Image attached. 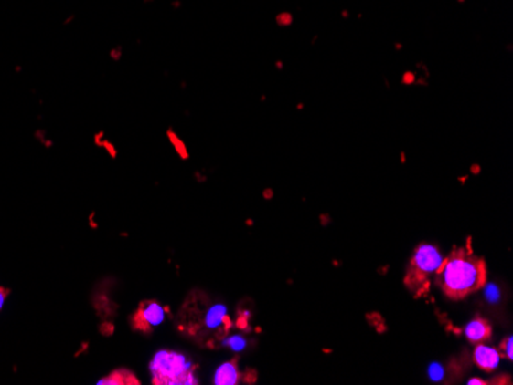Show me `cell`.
Listing matches in <instances>:
<instances>
[{
    "label": "cell",
    "instance_id": "obj_6",
    "mask_svg": "<svg viewBox=\"0 0 513 385\" xmlns=\"http://www.w3.org/2000/svg\"><path fill=\"white\" fill-rule=\"evenodd\" d=\"M476 346L474 362H476V366L480 367L481 370H495L499 366V359H501L498 350L494 349V347L485 346V342L483 344H476Z\"/></svg>",
    "mask_w": 513,
    "mask_h": 385
},
{
    "label": "cell",
    "instance_id": "obj_8",
    "mask_svg": "<svg viewBox=\"0 0 513 385\" xmlns=\"http://www.w3.org/2000/svg\"><path fill=\"white\" fill-rule=\"evenodd\" d=\"M241 375L240 367H239V359H230V361L221 364L217 369L216 376H214V384L216 385H235L240 382Z\"/></svg>",
    "mask_w": 513,
    "mask_h": 385
},
{
    "label": "cell",
    "instance_id": "obj_12",
    "mask_svg": "<svg viewBox=\"0 0 513 385\" xmlns=\"http://www.w3.org/2000/svg\"><path fill=\"white\" fill-rule=\"evenodd\" d=\"M469 384H486V382L481 380H470Z\"/></svg>",
    "mask_w": 513,
    "mask_h": 385
},
{
    "label": "cell",
    "instance_id": "obj_4",
    "mask_svg": "<svg viewBox=\"0 0 513 385\" xmlns=\"http://www.w3.org/2000/svg\"><path fill=\"white\" fill-rule=\"evenodd\" d=\"M149 370L154 385L198 384L196 366L182 353L160 350L149 364Z\"/></svg>",
    "mask_w": 513,
    "mask_h": 385
},
{
    "label": "cell",
    "instance_id": "obj_3",
    "mask_svg": "<svg viewBox=\"0 0 513 385\" xmlns=\"http://www.w3.org/2000/svg\"><path fill=\"white\" fill-rule=\"evenodd\" d=\"M443 260L444 255L433 245H420L413 251L404 276V285L415 295V298H422L429 294L431 278L437 274Z\"/></svg>",
    "mask_w": 513,
    "mask_h": 385
},
{
    "label": "cell",
    "instance_id": "obj_11",
    "mask_svg": "<svg viewBox=\"0 0 513 385\" xmlns=\"http://www.w3.org/2000/svg\"><path fill=\"white\" fill-rule=\"evenodd\" d=\"M10 295V290L5 289V287H0V310L4 307V304H5L6 297Z\"/></svg>",
    "mask_w": 513,
    "mask_h": 385
},
{
    "label": "cell",
    "instance_id": "obj_9",
    "mask_svg": "<svg viewBox=\"0 0 513 385\" xmlns=\"http://www.w3.org/2000/svg\"><path fill=\"white\" fill-rule=\"evenodd\" d=\"M99 385H134L139 384V380L135 378L134 373L125 369H119V370L112 371L110 375L102 378L97 382Z\"/></svg>",
    "mask_w": 513,
    "mask_h": 385
},
{
    "label": "cell",
    "instance_id": "obj_5",
    "mask_svg": "<svg viewBox=\"0 0 513 385\" xmlns=\"http://www.w3.org/2000/svg\"><path fill=\"white\" fill-rule=\"evenodd\" d=\"M168 315V310L162 304L154 301V299H146L139 304V307L135 308L134 315L131 318V326L134 330L142 333H151L154 328H159L164 323Z\"/></svg>",
    "mask_w": 513,
    "mask_h": 385
},
{
    "label": "cell",
    "instance_id": "obj_7",
    "mask_svg": "<svg viewBox=\"0 0 513 385\" xmlns=\"http://www.w3.org/2000/svg\"><path fill=\"white\" fill-rule=\"evenodd\" d=\"M465 337L470 344H483L492 338V326L485 318L472 319L465 328Z\"/></svg>",
    "mask_w": 513,
    "mask_h": 385
},
{
    "label": "cell",
    "instance_id": "obj_2",
    "mask_svg": "<svg viewBox=\"0 0 513 385\" xmlns=\"http://www.w3.org/2000/svg\"><path fill=\"white\" fill-rule=\"evenodd\" d=\"M435 283L447 298L465 299L476 294L487 283V265L485 258L476 256L470 247V238L465 246L455 247L444 256L435 274Z\"/></svg>",
    "mask_w": 513,
    "mask_h": 385
},
{
    "label": "cell",
    "instance_id": "obj_10",
    "mask_svg": "<svg viewBox=\"0 0 513 385\" xmlns=\"http://www.w3.org/2000/svg\"><path fill=\"white\" fill-rule=\"evenodd\" d=\"M499 355L501 358L506 357L508 359H512L513 358V338L508 337L504 341H501L498 349Z\"/></svg>",
    "mask_w": 513,
    "mask_h": 385
},
{
    "label": "cell",
    "instance_id": "obj_1",
    "mask_svg": "<svg viewBox=\"0 0 513 385\" xmlns=\"http://www.w3.org/2000/svg\"><path fill=\"white\" fill-rule=\"evenodd\" d=\"M177 328L202 347H219L230 337L234 323L225 304L202 290H192L177 315Z\"/></svg>",
    "mask_w": 513,
    "mask_h": 385
}]
</instances>
